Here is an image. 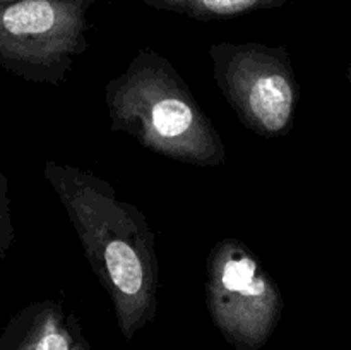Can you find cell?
<instances>
[{"instance_id": "cell-1", "label": "cell", "mask_w": 351, "mask_h": 350, "mask_svg": "<svg viewBox=\"0 0 351 350\" xmlns=\"http://www.w3.org/2000/svg\"><path fill=\"white\" fill-rule=\"evenodd\" d=\"M43 177L60 199L93 273L112 301L120 333L132 340L158 312L160 264L146 215L84 168L48 160Z\"/></svg>"}, {"instance_id": "cell-2", "label": "cell", "mask_w": 351, "mask_h": 350, "mask_svg": "<svg viewBox=\"0 0 351 350\" xmlns=\"http://www.w3.org/2000/svg\"><path fill=\"white\" fill-rule=\"evenodd\" d=\"M105 103L110 129L146 150L195 167L225 163L221 134L175 65L153 48L137 51L125 71L106 82Z\"/></svg>"}, {"instance_id": "cell-3", "label": "cell", "mask_w": 351, "mask_h": 350, "mask_svg": "<svg viewBox=\"0 0 351 350\" xmlns=\"http://www.w3.org/2000/svg\"><path fill=\"white\" fill-rule=\"evenodd\" d=\"M95 0H16L0 5V67L38 84L60 86L88 48Z\"/></svg>"}, {"instance_id": "cell-4", "label": "cell", "mask_w": 351, "mask_h": 350, "mask_svg": "<svg viewBox=\"0 0 351 350\" xmlns=\"http://www.w3.org/2000/svg\"><path fill=\"white\" fill-rule=\"evenodd\" d=\"M209 57L219 91L247 129L266 139L293 129L300 91L287 47L221 41Z\"/></svg>"}, {"instance_id": "cell-5", "label": "cell", "mask_w": 351, "mask_h": 350, "mask_svg": "<svg viewBox=\"0 0 351 350\" xmlns=\"http://www.w3.org/2000/svg\"><path fill=\"white\" fill-rule=\"evenodd\" d=\"M206 304L213 323L235 350H261L273 336L285 301L276 280L242 240L213 246L206 261Z\"/></svg>"}, {"instance_id": "cell-6", "label": "cell", "mask_w": 351, "mask_h": 350, "mask_svg": "<svg viewBox=\"0 0 351 350\" xmlns=\"http://www.w3.org/2000/svg\"><path fill=\"white\" fill-rule=\"evenodd\" d=\"M86 343L77 318L53 299L24 305L0 333V350H81Z\"/></svg>"}, {"instance_id": "cell-7", "label": "cell", "mask_w": 351, "mask_h": 350, "mask_svg": "<svg viewBox=\"0 0 351 350\" xmlns=\"http://www.w3.org/2000/svg\"><path fill=\"white\" fill-rule=\"evenodd\" d=\"M158 10L184 14L197 21H215L237 17L256 10L276 9L290 0H143Z\"/></svg>"}, {"instance_id": "cell-8", "label": "cell", "mask_w": 351, "mask_h": 350, "mask_svg": "<svg viewBox=\"0 0 351 350\" xmlns=\"http://www.w3.org/2000/svg\"><path fill=\"white\" fill-rule=\"evenodd\" d=\"M14 240H16V226L10 211L9 182L0 170V259H5L10 247L14 246Z\"/></svg>"}, {"instance_id": "cell-9", "label": "cell", "mask_w": 351, "mask_h": 350, "mask_svg": "<svg viewBox=\"0 0 351 350\" xmlns=\"http://www.w3.org/2000/svg\"><path fill=\"white\" fill-rule=\"evenodd\" d=\"M346 81L351 84V45H350V64H348V71H346Z\"/></svg>"}, {"instance_id": "cell-10", "label": "cell", "mask_w": 351, "mask_h": 350, "mask_svg": "<svg viewBox=\"0 0 351 350\" xmlns=\"http://www.w3.org/2000/svg\"><path fill=\"white\" fill-rule=\"evenodd\" d=\"M10 2H16V0H0V5H3V3H10Z\"/></svg>"}, {"instance_id": "cell-11", "label": "cell", "mask_w": 351, "mask_h": 350, "mask_svg": "<svg viewBox=\"0 0 351 350\" xmlns=\"http://www.w3.org/2000/svg\"><path fill=\"white\" fill-rule=\"evenodd\" d=\"M81 350H91V347H89V343H86V345L84 347H82V349Z\"/></svg>"}]
</instances>
